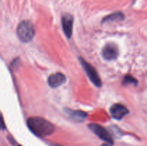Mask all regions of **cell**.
<instances>
[{
	"mask_svg": "<svg viewBox=\"0 0 147 146\" xmlns=\"http://www.w3.org/2000/svg\"><path fill=\"white\" fill-rule=\"evenodd\" d=\"M27 126L32 133L38 137H46L55 132V126L46 119L40 117H30Z\"/></svg>",
	"mask_w": 147,
	"mask_h": 146,
	"instance_id": "cell-1",
	"label": "cell"
},
{
	"mask_svg": "<svg viewBox=\"0 0 147 146\" xmlns=\"http://www.w3.org/2000/svg\"><path fill=\"white\" fill-rule=\"evenodd\" d=\"M19 39L23 42H29L33 39L34 29L32 24L30 21H22L19 24L17 29Z\"/></svg>",
	"mask_w": 147,
	"mask_h": 146,
	"instance_id": "cell-2",
	"label": "cell"
},
{
	"mask_svg": "<svg viewBox=\"0 0 147 146\" xmlns=\"http://www.w3.org/2000/svg\"><path fill=\"white\" fill-rule=\"evenodd\" d=\"M79 60H80V64H81L83 70H85V72H86V74L88 75V78L90 79V81H91L93 83V84H94L95 86H96V87H100L102 84L101 80H100V76L98 74L96 69H95L91 64L88 63L86 60H83V58H81V57L79 58Z\"/></svg>",
	"mask_w": 147,
	"mask_h": 146,
	"instance_id": "cell-3",
	"label": "cell"
},
{
	"mask_svg": "<svg viewBox=\"0 0 147 146\" xmlns=\"http://www.w3.org/2000/svg\"><path fill=\"white\" fill-rule=\"evenodd\" d=\"M88 127L98 137H100L101 140H104L105 142H106V143H109V144H113V138H112L110 133L104 127L100 126V125L90 124L88 125Z\"/></svg>",
	"mask_w": 147,
	"mask_h": 146,
	"instance_id": "cell-4",
	"label": "cell"
},
{
	"mask_svg": "<svg viewBox=\"0 0 147 146\" xmlns=\"http://www.w3.org/2000/svg\"><path fill=\"white\" fill-rule=\"evenodd\" d=\"M119 55L117 46L113 43H108L102 50V56L106 60H113Z\"/></svg>",
	"mask_w": 147,
	"mask_h": 146,
	"instance_id": "cell-5",
	"label": "cell"
},
{
	"mask_svg": "<svg viewBox=\"0 0 147 146\" xmlns=\"http://www.w3.org/2000/svg\"><path fill=\"white\" fill-rule=\"evenodd\" d=\"M73 17L70 14H65L62 17V26H63V31L65 34L67 38L70 39L73 33Z\"/></svg>",
	"mask_w": 147,
	"mask_h": 146,
	"instance_id": "cell-6",
	"label": "cell"
},
{
	"mask_svg": "<svg viewBox=\"0 0 147 146\" xmlns=\"http://www.w3.org/2000/svg\"><path fill=\"white\" fill-rule=\"evenodd\" d=\"M110 113L112 117L116 120H121L129 113V110L122 104H115L111 107Z\"/></svg>",
	"mask_w": 147,
	"mask_h": 146,
	"instance_id": "cell-7",
	"label": "cell"
},
{
	"mask_svg": "<svg viewBox=\"0 0 147 146\" xmlns=\"http://www.w3.org/2000/svg\"><path fill=\"white\" fill-rule=\"evenodd\" d=\"M65 82L66 77L65 76V74H63L61 72H57L51 74L47 80L49 86H50L53 88L60 87L62 84H64Z\"/></svg>",
	"mask_w": 147,
	"mask_h": 146,
	"instance_id": "cell-8",
	"label": "cell"
},
{
	"mask_svg": "<svg viewBox=\"0 0 147 146\" xmlns=\"http://www.w3.org/2000/svg\"><path fill=\"white\" fill-rule=\"evenodd\" d=\"M65 113H66L67 115L69 116L70 118H71L73 120H75V121L77 122L83 121L87 117L86 113L80 111V110H73L68 108H66L65 109Z\"/></svg>",
	"mask_w": 147,
	"mask_h": 146,
	"instance_id": "cell-9",
	"label": "cell"
},
{
	"mask_svg": "<svg viewBox=\"0 0 147 146\" xmlns=\"http://www.w3.org/2000/svg\"><path fill=\"white\" fill-rule=\"evenodd\" d=\"M124 18V15L122 12H115L113 14L106 16L103 19V22H107V21H121Z\"/></svg>",
	"mask_w": 147,
	"mask_h": 146,
	"instance_id": "cell-10",
	"label": "cell"
},
{
	"mask_svg": "<svg viewBox=\"0 0 147 146\" xmlns=\"http://www.w3.org/2000/svg\"><path fill=\"white\" fill-rule=\"evenodd\" d=\"M123 84H125V85L129 84H134V85H136L137 81H136V79H135L134 77H132L131 75H126V77L123 78Z\"/></svg>",
	"mask_w": 147,
	"mask_h": 146,
	"instance_id": "cell-11",
	"label": "cell"
},
{
	"mask_svg": "<svg viewBox=\"0 0 147 146\" xmlns=\"http://www.w3.org/2000/svg\"><path fill=\"white\" fill-rule=\"evenodd\" d=\"M6 129V125L5 123H4V118H3V116L1 115V113H0V130H5Z\"/></svg>",
	"mask_w": 147,
	"mask_h": 146,
	"instance_id": "cell-12",
	"label": "cell"
},
{
	"mask_svg": "<svg viewBox=\"0 0 147 146\" xmlns=\"http://www.w3.org/2000/svg\"><path fill=\"white\" fill-rule=\"evenodd\" d=\"M102 146H112V144H109V143H106V144H103Z\"/></svg>",
	"mask_w": 147,
	"mask_h": 146,
	"instance_id": "cell-13",
	"label": "cell"
},
{
	"mask_svg": "<svg viewBox=\"0 0 147 146\" xmlns=\"http://www.w3.org/2000/svg\"><path fill=\"white\" fill-rule=\"evenodd\" d=\"M19 146H21V145H19Z\"/></svg>",
	"mask_w": 147,
	"mask_h": 146,
	"instance_id": "cell-14",
	"label": "cell"
}]
</instances>
